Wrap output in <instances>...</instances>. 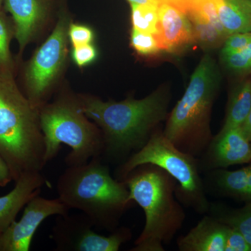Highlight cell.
Wrapping results in <instances>:
<instances>
[{"label": "cell", "mask_w": 251, "mask_h": 251, "mask_svg": "<svg viewBox=\"0 0 251 251\" xmlns=\"http://www.w3.org/2000/svg\"><path fill=\"white\" fill-rule=\"evenodd\" d=\"M80 108L103 133L102 158H128L143 148L157 126L167 117L170 97L159 90L142 99L103 101L95 97H82Z\"/></svg>", "instance_id": "obj_1"}, {"label": "cell", "mask_w": 251, "mask_h": 251, "mask_svg": "<svg viewBox=\"0 0 251 251\" xmlns=\"http://www.w3.org/2000/svg\"><path fill=\"white\" fill-rule=\"evenodd\" d=\"M45 151L39 109L23 93L14 72L0 69V156L14 181L42 171Z\"/></svg>", "instance_id": "obj_2"}, {"label": "cell", "mask_w": 251, "mask_h": 251, "mask_svg": "<svg viewBox=\"0 0 251 251\" xmlns=\"http://www.w3.org/2000/svg\"><path fill=\"white\" fill-rule=\"evenodd\" d=\"M57 191L69 209L80 210L94 227L111 232L133 203L126 185L112 177L101 156L85 164L68 166L57 180Z\"/></svg>", "instance_id": "obj_3"}, {"label": "cell", "mask_w": 251, "mask_h": 251, "mask_svg": "<svg viewBox=\"0 0 251 251\" xmlns=\"http://www.w3.org/2000/svg\"><path fill=\"white\" fill-rule=\"evenodd\" d=\"M129 200L143 209L145 224L130 251H163L182 227L186 213L175 196L176 182L164 170L140 166L123 180Z\"/></svg>", "instance_id": "obj_4"}, {"label": "cell", "mask_w": 251, "mask_h": 251, "mask_svg": "<svg viewBox=\"0 0 251 251\" xmlns=\"http://www.w3.org/2000/svg\"><path fill=\"white\" fill-rule=\"evenodd\" d=\"M219 85L217 65L206 54L193 73L163 131L179 150L196 158L202 155L213 138L209 121Z\"/></svg>", "instance_id": "obj_5"}, {"label": "cell", "mask_w": 251, "mask_h": 251, "mask_svg": "<svg viewBox=\"0 0 251 251\" xmlns=\"http://www.w3.org/2000/svg\"><path fill=\"white\" fill-rule=\"evenodd\" d=\"M39 111L46 163L57 156L62 145L72 150L65 157L67 166L85 164L94 157H102L103 133L82 111L80 100L63 96L54 103L45 104Z\"/></svg>", "instance_id": "obj_6"}, {"label": "cell", "mask_w": 251, "mask_h": 251, "mask_svg": "<svg viewBox=\"0 0 251 251\" xmlns=\"http://www.w3.org/2000/svg\"><path fill=\"white\" fill-rule=\"evenodd\" d=\"M197 159L176 148L163 131H154L143 148L119 166L115 177L123 181L130 172L143 165L159 167L176 181L175 196L180 203L198 214H205L211 204L206 198Z\"/></svg>", "instance_id": "obj_7"}, {"label": "cell", "mask_w": 251, "mask_h": 251, "mask_svg": "<svg viewBox=\"0 0 251 251\" xmlns=\"http://www.w3.org/2000/svg\"><path fill=\"white\" fill-rule=\"evenodd\" d=\"M69 26V17L60 15L50 35L25 66L23 93L39 109L45 105L50 90L65 62Z\"/></svg>", "instance_id": "obj_8"}, {"label": "cell", "mask_w": 251, "mask_h": 251, "mask_svg": "<svg viewBox=\"0 0 251 251\" xmlns=\"http://www.w3.org/2000/svg\"><path fill=\"white\" fill-rule=\"evenodd\" d=\"M51 232L56 251H118L132 237L128 227H117L109 236L93 230V223L84 214L57 216Z\"/></svg>", "instance_id": "obj_9"}, {"label": "cell", "mask_w": 251, "mask_h": 251, "mask_svg": "<svg viewBox=\"0 0 251 251\" xmlns=\"http://www.w3.org/2000/svg\"><path fill=\"white\" fill-rule=\"evenodd\" d=\"M69 210L59 198L48 199L37 195L25 206L20 221L0 233V251H29L41 224L50 216L67 215Z\"/></svg>", "instance_id": "obj_10"}, {"label": "cell", "mask_w": 251, "mask_h": 251, "mask_svg": "<svg viewBox=\"0 0 251 251\" xmlns=\"http://www.w3.org/2000/svg\"><path fill=\"white\" fill-rule=\"evenodd\" d=\"M201 168L207 171L227 168L235 165L251 163L250 141L244 135L240 126L220 130L213 137L210 144L202 153Z\"/></svg>", "instance_id": "obj_11"}, {"label": "cell", "mask_w": 251, "mask_h": 251, "mask_svg": "<svg viewBox=\"0 0 251 251\" xmlns=\"http://www.w3.org/2000/svg\"><path fill=\"white\" fill-rule=\"evenodd\" d=\"M156 37L161 51L179 53L196 42L192 23L187 14L166 4L158 6Z\"/></svg>", "instance_id": "obj_12"}, {"label": "cell", "mask_w": 251, "mask_h": 251, "mask_svg": "<svg viewBox=\"0 0 251 251\" xmlns=\"http://www.w3.org/2000/svg\"><path fill=\"white\" fill-rule=\"evenodd\" d=\"M50 3L51 0H4L3 9L11 15L20 54L44 24Z\"/></svg>", "instance_id": "obj_13"}, {"label": "cell", "mask_w": 251, "mask_h": 251, "mask_svg": "<svg viewBox=\"0 0 251 251\" xmlns=\"http://www.w3.org/2000/svg\"><path fill=\"white\" fill-rule=\"evenodd\" d=\"M14 188L0 197V233L16 221L30 200L40 194L44 186H50L41 172L25 173L15 181Z\"/></svg>", "instance_id": "obj_14"}, {"label": "cell", "mask_w": 251, "mask_h": 251, "mask_svg": "<svg viewBox=\"0 0 251 251\" xmlns=\"http://www.w3.org/2000/svg\"><path fill=\"white\" fill-rule=\"evenodd\" d=\"M228 226L204 216L187 234L176 240L180 251H224Z\"/></svg>", "instance_id": "obj_15"}, {"label": "cell", "mask_w": 251, "mask_h": 251, "mask_svg": "<svg viewBox=\"0 0 251 251\" xmlns=\"http://www.w3.org/2000/svg\"><path fill=\"white\" fill-rule=\"evenodd\" d=\"M220 22L227 36L251 32V3L249 0H214Z\"/></svg>", "instance_id": "obj_16"}, {"label": "cell", "mask_w": 251, "mask_h": 251, "mask_svg": "<svg viewBox=\"0 0 251 251\" xmlns=\"http://www.w3.org/2000/svg\"><path fill=\"white\" fill-rule=\"evenodd\" d=\"M249 165L233 171L226 168L213 170L211 180L219 194L247 202H249Z\"/></svg>", "instance_id": "obj_17"}, {"label": "cell", "mask_w": 251, "mask_h": 251, "mask_svg": "<svg viewBox=\"0 0 251 251\" xmlns=\"http://www.w3.org/2000/svg\"><path fill=\"white\" fill-rule=\"evenodd\" d=\"M251 108V80L242 81L229 93L226 118L221 130L239 127Z\"/></svg>", "instance_id": "obj_18"}, {"label": "cell", "mask_w": 251, "mask_h": 251, "mask_svg": "<svg viewBox=\"0 0 251 251\" xmlns=\"http://www.w3.org/2000/svg\"><path fill=\"white\" fill-rule=\"evenodd\" d=\"M209 212L220 222L240 232L251 247V201L239 209L211 204Z\"/></svg>", "instance_id": "obj_19"}, {"label": "cell", "mask_w": 251, "mask_h": 251, "mask_svg": "<svg viewBox=\"0 0 251 251\" xmlns=\"http://www.w3.org/2000/svg\"><path fill=\"white\" fill-rule=\"evenodd\" d=\"M187 15L192 23L196 40L201 46L213 49L224 44L226 38L201 14L191 9Z\"/></svg>", "instance_id": "obj_20"}, {"label": "cell", "mask_w": 251, "mask_h": 251, "mask_svg": "<svg viewBox=\"0 0 251 251\" xmlns=\"http://www.w3.org/2000/svg\"><path fill=\"white\" fill-rule=\"evenodd\" d=\"M158 6L152 4H130L133 28L156 36L158 32Z\"/></svg>", "instance_id": "obj_21"}, {"label": "cell", "mask_w": 251, "mask_h": 251, "mask_svg": "<svg viewBox=\"0 0 251 251\" xmlns=\"http://www.w3.org/2000/svg\"><path fill=\"white\" fill-rule=\"evenodd\" d=\"M13 38H14V23L3 9L0 11V69L14 72L15 62L10 50Z\"/></svg>", "instance_id": "obj_22"}, {"label": "cell", "mask_w": 251, "mask_h": 251, "mask_svg": "<svg viewBox=\"0 0 251 251\" xmlns=\"http://www.w3.org/2000/svg\"><path fill=\"white\" fill-rule=\"evenodd\" d=\"M227 69L236 75H245L251 73V42L240 50L221 55Z\"/></svg>", "instance_id": "obj_23"}, {"label": "cell", "mask_w": 251, "mask_h": 251, "mask_svg": "<svg viewBox=\"0 0 251 251\" xmlns=\"http://www.w3.org/2000/svg\"><path fill=\"white\" fill-rule=\"evenodd\" d=\"M130 42L135 50L141 55H154L161 51L156 36L134 28L132 29Z\"/></svg>", "instance_id": "obj_24"}, {"label": "cell", "mask_w": 251, "mask_h": 251, "mask_svg": "<svg viewBox=\"0 0 251 251\" xmlns=\"http://www.w3.org/2000/svg\"><path fill=\"white\" fill-rule=\"evenodd\" d=\"M201 14L203 18L216 27V29L227 38V34L220 22L219 15L214 0H191V9Z\"/></svg>", "instance_id": "obj_25"}, {"label": "cell", "mask_w": 251, "mask_h": 251, "mask_svg": "<svg viewBox=\"0 0 251 251\" xmlns=\"http://www.w3.org/2000/svg\"><path fill=\"white\" fill-rule=\"evenodd\" d=\"M251 42V32L236 33L226 38L223 44L221 55L232 53L245 48Z\"/></svg>", "instance_id": "obj_26"}, {"label": "cell", "mask_w": 251, "mask_h": 251, "mask_svg": "<svg viewBox=\"0 0 251 251\" xmlns=\"http://www.w3.org/2000/svg\"><path fill=\"white\" fill-rule=\"evenodd\" d=\"M94 39V32L90 27L81 25L70 24L69 40L74 47L90 44Z\"/></svg>", "instance_id": "obj_27"}, {"label": "cell", "mask_w": 251, "mask_h": 251, "mask_svg": "<svg viewBox=\"0 0 251 251\" xmlns=\"http://www.w3.org/2000/svg\"><path fill=\"white\" fill-rule=\"evenodd\" d=\"M97 57V51L92 44H86L74 47L72 58L78 67L88 65L95 60Z\"/></svg>", "instance_id": "obj_28"}, {"label": "cell", "mask_w": 251, "mask_h": 251, "mask_svg": "<svg viewBox=\"0 0 251 251\" xmlns=\"http://www.w3.org/2000/svg\"><path fill=\"white\" fill-rule=\"evenodd\" d=\"M224 251H251V247L240 232L228 226Z\"/></svg>", "instance_id": "obj_29"}, {"label": "cell", "mask_w": 251, "mask_h": 251, "mask_svg": "<svg viewBox=\"0 0 251 251\" xmlns=\"http://www.w3.org/2000/svg\"><path fill=\"white\" fill-rule=\"evenodd\" d=\"M11 181H14V179L9 167L4 158L0 156V187H5Z\"/></svg>", "instance_id": "obj_30"}, {"label": "cell", "mask_w": 251, "mask_h": 251, "mask_svg": "<svg viewBox=\"0 0 251 251\" xmlns=\"http://www.w3.org/2000/svg\"><path fill=\"white\" fill-rule=\"evenodd\" d=\"M160 4H166L175 6L187 14L191 9V0H158Z\"/></svg>", "instance_id": "obj_31"}, {"label": "cell", "mask_w": 251, "mask_h": 251, "mask_svg": "<svg viewBox=\"0 0 251 251\" xmlns=\"http://www.w3.org/2000/svg\"><path fill=\"white\" fill-rule=\"evenodd\" d=\"M241 130L245 135L246 138H247L249 141H251V108L249 110V114H248L247 118L245 121L240 126Z\"/></svg>", "instance_id": "obj_32"}, {"label": "cell", "mask_w": 251, "mask_h": 251, "mask_svg": "<svg viewBox=\"0 0 251 251\" xmlns=\"http://www.w3.org/2000/svg\"><path fill=\"white\" fill-rule=\"evenodd\" d=\"M130 4H152L159 5L160 3L158 0H128Z\"/></svg>", "instance_id": "obj_33"}, {"label": "cell", "mask_w": 251, "mask_h": 251, "mask_svg": "<svg viewBox=\"0 0 251 251\" xmlns=\"http://www.w3.org/2000/svg\"><path fill=\"white\" fill-rule=\"evenodd\" d=\"M3 3H4V0H0V11L4 9H3Z\"/></svg>", "instance_id": "obj_34"}, {"label": "cell", "mask_w": 251, "mask_h": 251, "mask_svg": "<svg viewBox=\"0 0 251 251\" xmlns=\"http://www.w3.org/2000/svg\"><path fill=\"white\" fill-rule=\"evenodd\" d=\"M250 143H251V141L250 142Z\"/></svg>", "instance_id": "obj_35"}, {"label": "cell", "mask_w": 251, "mask_h": 251, "mask_svg": "<svg viewBox=\"0 0 251 251\" xmlns=\"http://www.w3.org/2000/svg\"><path fill=\"white\" fill-rule=\"evenodd\" d=\"M249 1H251V0H249Z\"/></svg>", "instance_id": "obj_36"}]
</instances>
